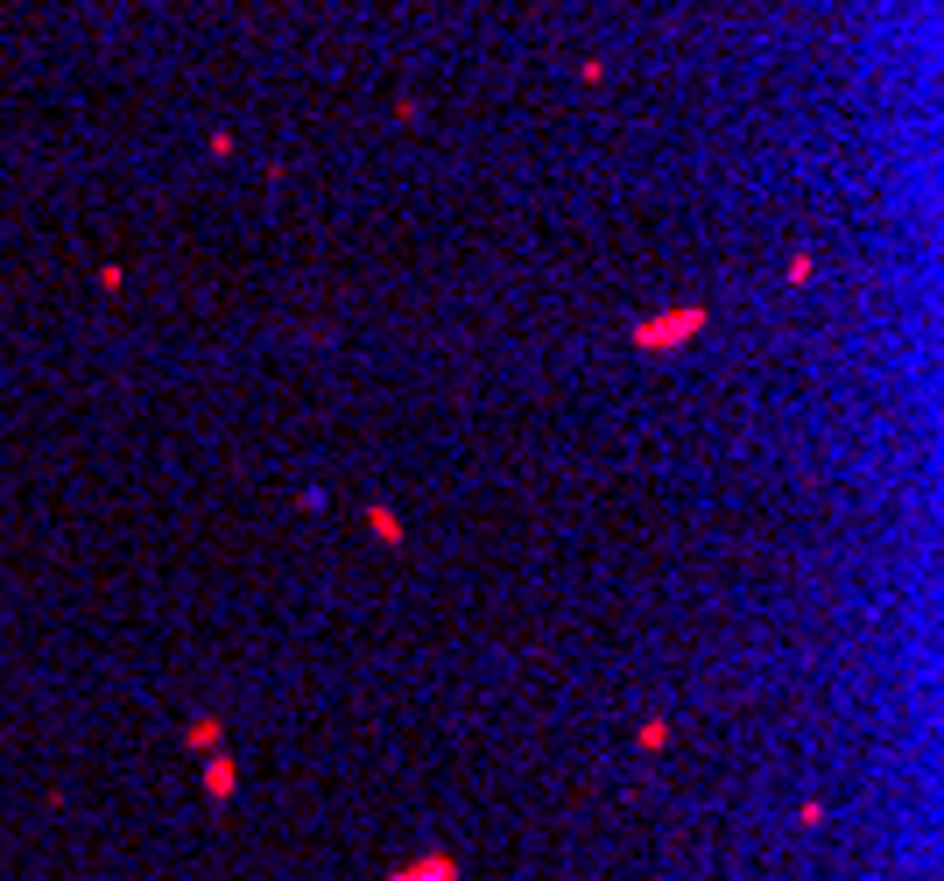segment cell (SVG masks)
<instances>
[{
	"label": "cell",
	"instance_id": "cell-1",
	"mask_svg": "<svg viewBox=\"0 0 944 881\" xmlns=\"http://www.w3.org/2000/svg\"><path fill=\"white\" fill-rule=\"evenodd\" d=\"M705 324H712L705 303H670V311H649V318L627 324V346L634 353H677L691 339H705Z\"/></svg>",
	"mask_w": 944,
	"mask_h": 881
},
{
	"label": "cell",
	"instance_id": "cell-2",
	"mask_svg": "<svg viewBox=\"0 0 944 881\" xmlns=\"http://www.w3.org/2000/svg\"><path fill=\"white\" fill-rule=\"evenodd\" d=\"M198 790H205L211 804H234V797H240V761L226 755V748H211L205 769H198Z\"/></svg>",
	"mask_w": 944,
	"mask_h": 881
},
{
	"label": "cell",
	"instance_id": "cell-3",
	"mask_svg": "<svg viewBox=\"0 0 944 881\" xmlns=\"http://www.w3.org/2000/svg\"><path fill=\"white\" fill-rule=\"evenodd\" d=\"M458 874H466V868H458L452 853H416L409 868H388L381 881H458Z\"/></svg>",
	"mask_w": 944,
	"mask_h": 881
},
{
	"label": "cell",
	"instance_id": "cell-4",
	"mask_svg": "<svg viewBox=\"0 0 944 881\" xmlns=\"http://www.w3.org/2000/svg\"><path fill=\"white\" fill-rule=\"evenodd\" d=\"M184 748H198V755H211V748H226V719H211V713H198V719H184Z\"/></svg>",
	"mask_w": 944,
	"mask_h": 881
},
{
	"label": "cell",
	"instance_id": "cell-5",
	"mask_svg": "<svg viewBox=\"0 0 944 881\" xmlns=\"http://www.w3.org/2000/svg\"><path fill=\"white\" fill-rule=\"evenodd\" d=\"M367 529H374V543H388V550H402V543H409V522H402L395 508H381V501L367 508Z\"/></svg>",
	"mask_w": 944,
	"mask_h": 881
},
{
	"label": "cell",
	"instance_id": "cell-6",
	"mask_svg": "<svg viewBox=\"0 0 944 881\" xmlns=\"http://www.w3.org/2000/svg\"><path fill=\"white\" fill-rule=\"evenodd\" d=\"M634 748H642V755L670 748V719H642V726H634Z\"/></svg>",
	"mask_w": 944,
	"mask_h": 881
},
{
	"label": "cell",
	"instance_id": "cell-7",
	"mask_svg": "<svg viewBox=\"0 0 944 881\" xmlns=\"http://www.w3.org/2000/svg\"><path fill=\"white\" fill-rule=\"evenodd\" d=\"M818 282V261L811 255H789V290H811Z\"/></svg>",
	"mask_w": 944,
	"mask_h": 881
},
{
	"label": "cell",
	"instance_id": "cell-8",
	"mask_svg": "<svg viewBox=\"0 0 944 881\" xmlns=\"http://www.w3.org/2000/svg\"><path fill=\"white\" fill-rule=\"evenodd\" d=\"M92 282H100L106 297H121V290H127V268H113V261H106V268H92Z\"/></svg>",
	"mask_w": 944,
	"mask_h": 881
}]
</instances>
